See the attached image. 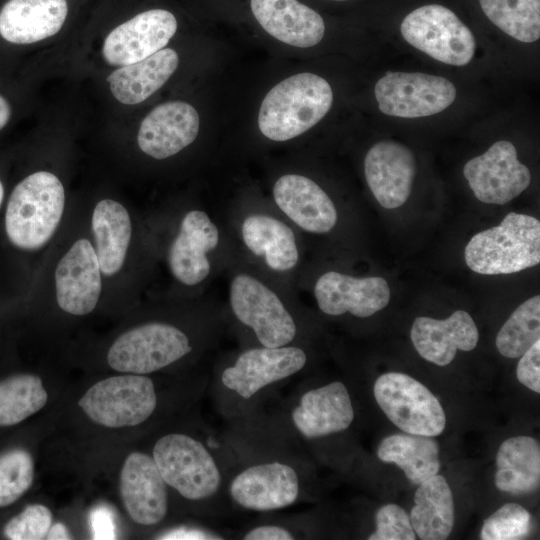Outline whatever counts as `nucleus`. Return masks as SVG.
Returning a JSON list of instances; mask_svg holds the SVG:
<instances>
[{
  "mask_svg": "<svg viewBox=\"0 0 540 540\" xmlns=\"http://www.w3.org/2000/svg\"><path fill=\"white\" fill-rule=\"evenodd\" d=\"M329 83L313 73H299L276 84L263 99L258 126L273 141L293 139L315 126L330 110Z\"/></svg>",
  "mask_w": 540,
  "mask_h": 540,
  "instance_id": "1",
  "label": "nucleus"
},
{
  "mask_svg": "<svg viewBox=\"0 0 540 540\" xmlns=\"http://www.w3.org/2000/svg\"><path fill=\"white\" fill-rule=\"evenodd\" d=\"M65 204L61 181L50 172H35L11 193L5 228L12 244L24 250L42 247L57 229Z\"/></svg>",
  "mask_w": 540,
  "mask_h": 540,
  "instance_id": "2",
  "label": "nucleus"
},
{
  "mask_svg": "<svg viewBox=\"0 0 540 540\" xmlns=\"http://www.w3.org/2000/svg\"><path fill=\"white\" fill-rule=\"evenodd\" d=\"M464 257L483 275L511 274L540 262V222L533 216L508 213L498 226L475 234Z\"/></svg>",
  "mask_w": 540,
  "mask_h": 540,
  "instance_id": "3",
  "label": "nucleus"
},
{
  "mask_svg": "<svg viewBox=\"0 0 540 540\" xmlns=\"http://www.w3.org/2000/svg\"><path fill=\"white\" fill-rule=\"evenodd\" d=\"M152 457L167 486L188 500L212 498L221 488V470L196 438L183 433L166 434L156 441Z\"/></svg>",
  "mask_w": 540,
  "mask_h": 540,
  "instance_id": "4",
  "label": "nucleus"
},
{
  "mask_svg": "<svg viewBox=\"0 0 540 540\" xmlns=\"http://www.w3.org/2000/svg\"><path fill=\"white\" fill-rule=\"evenodd\" d=\"M78 405L101 426L131 427L145 422L153 414L157 395L149 377L129 373L95 383L80 398Z\"/></svg>",
  "mask_w": 540,
  "mask_h": 540,
  "instance_id": "5",
  "label": "nucleus"
},
{
  "mask_svg": "<svg viewBox=\"0 0 540 540\" xmlns=\"http://www.w3.org/2000/svg\"><path fill=\"white\" fill-rule=\"evenodd\" d=\"M374 397L388 419L403 432L434 437L446 426L439 400L422 383L400 372H388L374 383Z\"/></svg>",
  "mask_w": 540,
  "mask_h": 540,
  "instance_id": "6",
  "label": "nucleus"
},
{
  "mask_svg": "<svg viewBox=\"0 0 540 540\" xmlns=\"http://www.w3.org/2000/svg\"><path fill=\"white\" fill-rule=\"evenodd\" d=\"M400 31L410 45L445 64L464 66L474 56L472 32L442 5L428 4L415 9L403 19Z\"/></svg>",
  "mask_w": 540,
  "mask_h": 540,
  "instance_id": "7",
  "label": "nucleus"
},
{
  "mask_svg": "<svg viewBox=\"0 0 540 540\" xmlns=\"http://www.w3.org/2000/svg\"><path fill=\"white\" fill-rule=\"evenodd\" d=\"M191 350L189 338L179 328L151 322L119 336L108 351L107 361L116 371L145 375L169 366Z\"/></svg>",
  "mask_w": 540,
  "mask_h": 540,
  "instance_id": "8",
  "label": "nucleus"
},
{
  "mask_svg": "<svg viewBox=\"0 0 540 540\" xmlns=\"http://www.w3.org/2000/svg\"><path fill=\"white\" fill-rule=\"evenodd\" d=\"M230 305L262 346L276 348L294 340L297 329L292 315L277 294L257 278L236 275L230 285Z\"/></svg>",
  "mask_w": 540,
  "mask_h": 540,
  "instance_id": "9",
  "label": "nucleus"
},
{
  "mask_svg": "<svg viewBox=\"0 0 540 540\" xmlns=\"http://www.w3.org/2000/svg\"><path fill=\"white\" fill-rule=\"evenodd\" d=\"M380 111L389 116L419 118L448 108L456 88L448 79L425 73L391 72L375 85Z\"/></svg>",
  "mask_w": 540,
  "mask_h": 540,
  "instance_id": "10",
  "label": "nucleus"
},
{
  "mask_svg": "<svg viewBox=\"0 0 540 540\" xmlns=\"http://www.w3.org/2000/svg\"><path fill=\"white\" fill-rule=\"evenodd\" d=\"M463 174L476 198L503 205L519 196L530 184L529 169L517 157L515 146L495 142L485 153L469 160Z\"/></svg>",
  "mask_w": 540,
  "mask_h": 540,
  "instance_id": "11",
  "label": "nucleus"
},
{
  "mask_svg": "<svg viewBox=\"0 0 540 540\" xmlns=\"http://www.w3.org/2000/svg\"><path fill=\"white\" fill-rule=\"evenodd\" d=\"M232 501L243 509L271 512L293 505L300 494L296 469L281 461L250 465L237 473L228 486Z\"/></svg>",
  "mask_w": 540,
  "mask_h": 540,
  "instance_id": "12",
  "label": "nucleus"
},
{
  "mask_svg": "<svg viewBox=\"0 0 540 540\" xmlns=\"http://www.w3.org/2000/svg\"><path fill=\"white\" fill-rule=\"evenodd\" d=\"M307 362L305 352L296 346L251 348L238 355L225 368L221 382L225 388L247 400L261 389L293 376Z\"/></svg>",
  "mask_w": 540,
  "mask_h": 540,
  "instance_id": "13",
  "label": "nucleus"
},
{
  "mask_svg": "<svg viewBox=\"0 0 540 540\" xmlns=\"http://www.w3.org/2000/svg\"><path fill=\"white\" fill-rule=\"evenodd\" d=\"M176 30V18L167 10L139 13L107 35L102 49L104 59L115 66L143 60L163 49Z\"/></svg>",
  "mask_w": 540,
  "mask_h": 540,
  "instance_id": "14",
  "label": "nucleus"
},
{
  "mask_svg": "<svg viewBox=\"0 0 540 540\" xmlns=\"http://www.w3.org/2000/svg\"><path fill=\"white\" fill-rule=\"evenodd\" d=\"M120 495L130 518L137 524L153 526L167 514V484L152 456L133 452L120 473Z\"/></svg>",
  "mask_w": 540,
  "mask_h": 540,
  "instance_id": "15",
  "label": "nucleus"
},
{
  "mask_svg": "<svg viewBox=\"0 0 540 540\" xmlns=\"http://www.w3.org/2000/svg\"><path fill=\"white\" fill-rule=\"evenodd\" d=\"M314 295L318 307L327 315L346 312L359 318L372 316L390 301V288L382 277L355 278L335 271L321 275Z\"/></svg>",
  "mask_w": 540,
  "mask_h": 540,
  "instance_id": "16",
  "label": "nucleus"
},
{
  "mask_svg": "<svg viewBox=\"0 0 540 540\" xmlns=\"http://www.w3.org/2000/svg\"><path fill=\"white\" fill-rule=\"evenodd\" d=\"M367 184L381 206L395 209L402 206L411 193L416 174L411 150L392 140L374 144L364 160Z\"/></svg>",
  "mask_w": 540,
  "mask_h": 540,
  "instance_id": "17",
  "label": "nucleus"
},
{
  "mask_svg": "<svg viewBox=\"0 0 540 540\" xmlns=\"http://www.w3.org/2000/svg\"><path fill=\"white\" fill-rule=\"evenodd\" d=\"M100 265L87 239L77 240L59 261L55 271L59 307L72 315H86L101 293Z\"/></svg>",
  "mask_w": 540,
  "mask_h": 540,
  "instance_id": "18",
  "label": "nucleus"
},
{
  "mask_svg": "<svg viewBox=\"0 0 540 540\" xmlns=\"http://www.w3.org/2000/svg\"><path fill=\"white\" fill-rule=\"evenodd\" d=\"M290 417L299 434L311 440L346 430L354 410L344 383L334 381L303 393Z\"/></svg>",
  "mask_w": 540,
  "mask_h": 540,
  "instance_id": "19",
  "label": "nucleus"
},
{
  "mask_svg": "<svg viewBox=\"0 0 540 540\" xmlns=\"http://www.w3.org/2000/svg\"><path fill=\"white\" fill-rule=\"evenodd\" d=\"M198 131L199 115L192 105L183 101L165 102L143 119L138 146L155 159H165L190 145Z\"/></svg>",
  "mask_w": 540,
  "mask_h": 540,
  "instance_id": "20",
  "label": "nucleus"
},
{
  "mask_svg": "<svg viewBox=\"0 0 540 540\" xmlns=\"http://www.w3.org/2000/svg\"><path fill=\"white\" fill-rule=\"evenodd\" d=\"M219 242V231L209 216L199 210L188 212L169 250V266L174 277L185 285H196L210 273L207 253Z\"/></svg>",
  "mask_w": 540,
  "mask_h": 540,
  "instance_id": "21",
  "label": "nucleus"
},
{
  "mask_svg": "<svg viewBox=\"0 0 540 540\" xmlns=\"http://www.w3.org/2000/svg\"><path fill=\"white\" fill-rule=\"evenodd\" d=\"M410 337L422 358L438 366H446L453 361L458 350H473L479 333L470 314L457 310L444 320L417 317Z\"/></svg>",
  "mask_w": 540,
  "mask_h": 540,
  "instance_id": "22",
  "label": "nucleus"
},
{
  "mask_svg": "<svg viewBox=\"0 0 540 540\" xmlns=\"http://www.w3.org/2000/svg\"><path fill=\"white\" fill-rule=\"evenodd\" d=\"M275 203L297 226L311 233H327L337 222V211L326 192L298 174L281 176L274 184Z\"/></svg>",
  "mask_w": 540,
  "mask_h": 540,
  "instance_id": "23",
  "label": "nucleus"
},
{
  "mask_svg": "<svg viewBox=\"0 0 540 540\" xmlns=\"http://www.w3.org/2000/svg\"><path fill=\"white\" fill-rule=\"evenodd\" d=\"M251 10L262 28L285 44L308 48L324 36L323 18L297 0H251Z\"/></svg>",
  "mask_w": 540,
  "mask_h": 540,
  "instance_id": "24",
  "label": "nucleus"
},
{
  "mask_svg": "<svg viewBox=\"0 0 540 540\" xmlns=\"http://www.w3.org/2000/svg\"><path fill=\"white\" fill-rule=\"evenodd\" d=\"M68 12L66 0H9L0 11V35L31 44L55 35Z\"/></svg>",
  "mask_w": 540,
  "mask_h": 540,
  "instance_id": "25",
  "label": "nucleus"
},
{
  "mask_svg": "<svg viewBox=\"0 0 540 540\" xmlns=\"http://www.w3.org/2000/svg\"><path fill=\"white\" fill-rule=\"evenodd\" d=\"M178 63L176 51L163 48L143 60L116 69L107 81L116 100L126 105L138 104L168 81Z\"/></svg>",
  "mask_w": 540,
  "mask_h": 540,
  "instance_id": "26",
  "label": "nucleus"
},
{
  "mask_svg": "<svg viewBox=\"0 0 540 540\" xmlns=\"http://www.w3.org/2000/svg\"><path fill=\"white\" fill-rule=\"evenodd\" d=\"M495 486L503 492L532 493L540 484V446L530 436L506 439L496 455Z\"/></svg>",
  "mask_w": 540,
  "mask_h": 540,
  "instance_id": "27",
  "label": "nucleus"
},
{
  "mask_svg": "<svg viewBox=\"0 0 540 540\" xmlns=\"http://www.w3.org/2000/svg\"><path fill=\"white\" fill-rule=\"evenodd\" d=\"M409 518L420 539L448 538L454 526V500L442 475L436 474L419 484Z\"/></svg>",
  "mask_w": 540,
  "mask_h": 540,
  "instance_id": "28",
  "label": "nucleus"
},
{
  "mask_svg": "<svg viewBox=\"0 0 540 540\" xmlns=\"http://www.w3.org/2000/svg\"><path fill=\"white\" fill-rule=\"evenodd\" d=\"M92 232L101 272L117 273L124 263L132 234L125 207L111 199L98 202L92 215Z\"/></svg>",
  "mask_w": 540,
  "mask_h": 540,
  "instance_id": "29",
  "label": "nucleus"
},
{
  "mask_svg": "<svg viewBox=\"0 0 540 540\" xmlns=\"http://www.w3.org/2000/svg\"><path fill=\"white\" fill-rule=\"evenodd\" d=\"M247 248L263 256L275 271H288L298 262L299 254L292 229L282 221L267 215L248 216L241 228Z\"/></svg>",
  "mask_w": 540,
  "mask_h": 540,
  "instance_id": "30",
  "label": "nucleus"
},
{
  "mask_svg": "<svg viewBox=\"0 0 540 540\" xmlns=\"http://www.w3.org/2000/svg\"><path fill=\"white\" fill-rule=\"evenodd\" d=\"M378 458L400 467L409 481L419 485L438 474L439 445L432 437L415 434H393L377 448Z\"/></svg>",
  "mask_w": 540,
  "mask_h": 540,
  "instance_id": "31",
  "label": "nucleus"
},
{
  "mask_svg": "<svg viewBox=\"0 0 540 540\" xmlns=\"http://www.w3.org/2000/svg\"><path fill=\"white\" fill-rule=\"evenodd\" d=\"M48 394L40 377L19 374L0 381V427L16 425L41 410Z\"/></svg>",
  "mask_w": 540,
  "mask_h": 540,
  "instance_id": "32",
  "label": "nucleus"
},
{
  "mask_svg": "<svg viewBox=\"0 0 540 540\" xmlns=\"http://www.w3.org/2000/svg\"><path fill=\"white\" fill-rule=\"evenodd\" d=\"M540 340V296L523 302L503 324L496 347L507 358H518Z\"/></svg>",
  "mask_w": 540,
  "mask_h": 540,
  "instance_id": "33",
  "label": "nucleus"
},
{
  "mask_svg": "<svg viewBox=\"0 0 540 540\" xmlns=\"http://www.w3.org/2000/svg\"><path fill=\"white\" fill-rule=\"evenodd\" d=\"M488 19L514 39L531 43L540 37V17L527 0H479Z\"/></svg>",
  "mask_w": 540,
  "mask_h": 540,
  "instance_id": "34",
  "label": "nucleus"
},
{
  "mask_svg": "<svg viewBox=\"0 0 540 540\" xmlns=\"http://www.w3.org/2000/svg\"><path fill=\"white\" fill-rule=\"evenodd\" d=\"M34 461L24 449L9 450L0 455V507L16 502L31 487Z\"/></svg>",
  "mask_w": 540,
  "mask_h": 540,
  "instance_id": "35",
  "label": "nucleus"
},
{
  "mask_svg": "<svg viewBox=\"0 0 540 540\" xmlns=\"http://www.w3.org/2000/svg\"><path fill=\"white\" fill-rule=\"evenodd\" d=\"M530 513L520 504L506 503L483 522L482 540H518L528 535Z\"/></svg>",
  "mask_w": 540,
  "mask_h": 540,
  "instance_id": "36",
  "label": "nucleus"
},
{
  "mask_svg": "<svg viewBox=\"0 0 540 540\" xmlns=\"http://www.w3.org/2000/svg\"><path fill=\"white\" fill-rule=\"evenodd\" d=\"M52 519L49 508L41 504H31L6 523L4 535L11 540L46 539Z\"/></svg>",
  "mask_w": 540,
  "mask_h": 540,
  "instance_id": "37",
  "label": "nucleus"
},
{
  "mask_svg": "<svg viewBox=\"0 0 540 540\" xmlns=\"http://www.w3.org/2000/svg\"><path fill=\"white\" fill-rule=\"evenodd\" d=\"M376 530L369 540H414L416 534L406 511L397 504H386L375 514Z\"/></svg>",
  "mask_w": 540,
  "mask_h": 540,
  "instance_id": "38",
  "label": "nucleus"
},
{
  "mask_svg": "<svg viewBox=\"0 0 540 540\" xmlns=\"http://www.w3.org/2000/svg\"><path fill=\"white\" fill-rule=\"evenodd\" d=\"M516 374L521 384L540 393V340L520 356Z\"/></svg>",
  "mask_w": 540,
  "mask_h": 540,
  "instance_id": "39",
  "label": "nucleus"
},
{
  "mask_svg": "<svg viewBox=\"0 0 540 540\" xmlns=\"http://www.w3.org/2000/svg\"><path fill=\"white\" fill-rule=\"evenodd\" d=\"M295 535L286 527L274 524L259 525L243 536L246 540H292Z\"/></svg>",
  "mask_w": 540,
  "mask_h": 540,
  "instance_id": "40",
  "label": "nucleus"
},
{
  "mask_svg": "<svg viewBox=\"0 0 540 540\" xmlns=\"http://www.w3.org/2000/svg\"><path fill=\"white\" fill-rule=\"evenodd\" d=\"M91 525L94 539L116 538L114 521L109 511L99 508L91 514Z\"/></svg>",
  "mask_w": 540,
  "mask_h": 540,
  "instance_id": "41",
  "label": "nucleus"
},
{
  "mask_svg": "<svg viewBox=\"0 0 540 540\" xmlns=\"http://www.w3.org/2000/svg\"><path fill=\"white\" fill-rule=\"evenodd\" d=\"M159 539H220L214 534L198 528L181 527L164 533Z\"/></svg>",
  "mask_w": 540,
  "mask_h": 540,
  "instance_id": "42",
  "label": "nucleus"
},
{
  "mask_svg": "<svg viewBox=\"0 0 540 540\" xmlns=\"http://www.w3.org/2000/svg\"><path fill=\"white\" fill-rule=\"evenodd\" d=\"M46 539H71V535L64 524L56 523L50 527Z\"/></svg>",
  "mask_w": 540,
  "mask_h": 540,
  "instance_id": "43",
  "label": "nucleus"
},
{
  "mask_svg": "<svg viewBox=\"0 0 540 540\" xmlns=\"http://www.w3.org/2000/svg\"><path fill=\"white\" fill-rule=\"evenodd\" d=\"M11 116V108L7 100L0 95V130L7 124Z\"/></svg>",
  "mask_w": 540,
  "mask_h": 540,
  "instance_id": "44",
  "label": "nucleus"
},
{
  "mask_svg": "<svg viewBox=\"0 0 540 540\" xmlns=\"http://www.w3.org/2000/svg\"><path fill=\"white\" fill-rule=\"evenodd\" d=\"M527 2L533 7L535 11L540 12L539 0H527Z\"/></svg>",
  "mask_w": 540,
  "mask_h": 540,
  "instance_id": "45",
  "label": "nucleus"
},
{
  "mask_svg": "<svg viewBox=\"0 0 540 540\" xmlns=\"http://www.w3.org/2000/svg\"><path fill=\"white\" fill-rule=\"evenodd\" d=\"M3 197H4V189H3V185L0 181V206H1V203H2V200H3Z\"/></svg>",
  "mask_w": 540,
  "mask_h": 540,
  "instance_id": "46",
  "label": "nucleus"
},
{
  "mask_svg": "<svg viewBox=\"0 0 540 540\" xmlns=\"http://www.w3.org/2000/svg\"><path fill=\"white\" fill-rule=\"evenodd\" d=\"M333 1H346V0H333Z\"/></svg>",
  "mask_w": 540,
  "mask_h": 540,
  "instance_id": "47",
  "label": "nucleus"
}]
</instances>
